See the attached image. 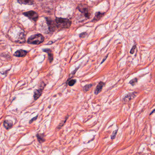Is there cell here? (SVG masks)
<instances>
[{"label":"cell","instance_id":"2","mask_svg":"<svg viewBox=\"0 0 155 155\" xmlns=\"http://www.w3.org/2000/svg\"><path fill=\"white\" fill-rule=\"evenodd\" d=\"M44 40V37L42 34H38L31 35L27 40L29 44L38 45L42 43Z\"/></svg>","mask_w":155,"mask_h":155},{"label":"cell","instance_id":"21","mask_svg":"<svg viewBox=\"0 0 155 155\" xmlns=\"http://www.w3.org/2000/svg\"><path fill=\"white\" fill-rule=\"evenodd\" d=\"M46 85V84H45L44 83H43V82H41L40 83V86H39V89H41V90H43L45 87V86Z\"/></svg>","mask_w":155,"mask_h":155},{"label":"cell","instance_id":"23","mask_svg":"<svg viewBox=\"0 0 155 155\" xmlns=\"http://www.w3.org/2000/svg\"><path fill=\"white\" fill-rule=\"evenodd\" d=\"M37 117H38V116H35L34 117H33V118H32L31 120L30 121H29V123L31 124L32 122H33V121L35 120H36V119L37 118Z\"/></svg>","mask_w":155,"mask_h":155},{"label":"cell","instance_id":"19","mask_svg":"<svg viewBox=\"0 0 155 155\" xmlns=\"http://www.w3.org/2000/svg\"><path fill=\"white\" fill-rule=\"evenodd\" d=\"M76 82V80H71L68 81V85L70 86H73L75 83Z\"/></svg>","mask_w":155,"mask_h":155},{"label":"cell","instance_id":"18","mask_svg":"<svg viewBox=\"0 0 155 155\" xmlns=\"http://www.w3.org/2000/svg\"><path fill=\"white\" fill-rule=\"evenodd\" d=\"M137 82V78H134L130 81L129 84L132 86L135 85Z\"/></svg>","mask_w":155,"mask_h":155},{"label":"cell","instance_id":"6","mask_svg":"<svg viewBox=\"0 0 155 155\" xmlns=\"http://www.w3.org/2000/svg\"><path fill=\"white\" fill-rule=\"evenodd\" d=\"M137 92H131L125 95V96L123 98V102L124 103L128 102L131 100H132L133 99H134L137 96Z\"/></svg>","mask_w":155,"mask_h":155},{"label":"cell","instance_id":"7","mask_svg":"<svg viewBox=\"0 0 155 155\" xmlns=\"http://www.w3.org/2000/svg\"><path fill=\"white\" fill-rule=\"evenodd\" d=\"M27 51L25 50H17L14 53V55L15 56L17 57H25V56H26V55L27 54Z\"/></svg>","mask_w":155,"mask_h":155},{"label":"cell","instance_id":"20","mask_svg":"<svg viewBox=\"0 0 155 155\" xmlns=\"http://www.w3.org/2000/svg\"><path fill=\"white\" fill-rule=\"evenodd\" d=\"M117 131H118V130H116L115 131H114V132H113V133H112V134H111V139L112 140H113V139H114L115 138V136H116V134H117Z\"/></svg>","mask_w":155,"mask_h":155},{"label":"cell","instance_id":"12","mask_svg":"<svg viewBox=\"0 0 155 155\" xmlns=\"http://www.w3.org/2000/svg\"><path fill=\"white\" fill-rule=\"evenodd\" d=\"M17 1L20 4L32 5L34 4L33 0H17Z\"/></svg>","mask_w":155,"mask_h":155},{"label":"cell","instance_id":"4","mask_svg":"<svg viewBox=\"0 0 155 155\" xmlns=\"http://www.w3.org/2000/svg\"><path fill=\"white\" fill-rule=\"evenodd\" d=\"M23 15L29 18V19H31V20L33 21H36L38 18V14L36 12L33 11L24 12Z\"/></svg>","mask_w":155,"mask_h":155},{"label":"cell","instance_id":"8","mask_svg":"<svg viewBox=\"0 0 155 155\" xmlns=\"http://www.w3.org/2000/svg\"><path fill=\"white\" fill-rule=\"evenodd\" d=\"M105 85V83H104L103 82H100L97 85V86L95 90V94L97 95L99 94L100 92L102 91V88L103 86Z\"/></svg>","mask_w":155,"mask_h":155},{"label":"cell","instance_id":"5","mask_svg":"<svg viewBox=\"0 0 155 155\" xmlns=\"http://www.w3.org/2000/svg\"><path fill=\"white\" fill-rule=\"evenodd\" d=\"M46 22L48 26V28L50 31L53 32L55 30L56 28L57 27L56 23H55L52 19L49 18H46Z\"/></svg>","mask_w":155,"mask_h":155},{"label":"cell","instance_id":"11","mask_svg":"<svg viewBox=\"0 0 155 155\" xmlns=\"http://www.w3.org/2000/svg\"><path fill=\"white\" fill-rule=\"evenodd\" d=\"M104 15V13H101L100 12H97V13H96L95 14V16L94 18V19H93L92 21V22H96V21H99V20H100V19Z\"/></svg>","mask_w":155,"mask_h":155},{"label":"cell","instance_id":"1","mask_svg":"<svg viewBox=\"0 0 155 155\" xmlns=\"http://www.w3.org/2000/svg\"><path fill=\"white\" fill-rule=\"evenodd\" d=\"M56 23L58 29H68L71 25V21L70 20L62 18H57Z\"/></svg>","mask_w":155,"mask_h":155},{"label":"cell","instance_id":"9","mask_svg":"<svg viewBox=\"0 0 155 155\" xmlns=\"http://www.w3.org/2000/svg\"><path fill=\"white\" fill-rule=\"evenodd\" d=\"M43 51L47 53L48 54V59L49 60V62L50 63H52V62L53 60V54L52 53V50L50 49H44L43 50Z\"/></svg>","mask_w":155,"mask_h":155},{"label":"cell","instance_id":"3","mask_svg":"<svg viewBox=\"0 0 155 155\" xmlns=\"http://www.w3.org/2000/svg\"><path fill=\"white\" fill-rule=\"evenodd\" d=\"M78 9L83 14L85 17L89 18L91 16V12L89 7L84 4H80L78 6Z\"/></svg>","mask_w":155,"mask_h":155},{"label":"cell","instance_id":"25","mask_svg":"<svg viewBox=\"0 0 155 155\" xmlns=\"http://www.w3.org/2000/svg\"><path fill=\"white\" fill-rule=\"evenodd\" d=\"M108 54H107V55H106V57H105V58H104V59H103V60H102V62H101V64H102V63H103V62H104V61H105L106 60V58L108 57Z\"/></svg>","mask_w":155,"mask_h":155},{"label":"cell","instance_id":"26","mask_svg":"<svg viewBox=\"0 0 155 155\" xmlns=\"http://www.w3.org/2000/svg\"><path fill=\"white\" fill-rule=\"evenodd\" d=\"M155 112V109H154V110H153V111H152V112H151V113H150V115H151V114H152V113H154Z\"/></svg>","mask_w":155,"mask_h":155},{"label":"cell","instance_id":"15","mask_svg":"<svg viewBox=\"0 0 155 155\" xmlns=\"http://www.w3.org/2000/svg\"><path fill=\"white\" fill-rule=\"evenodd\" d=\"M25 35L22 33L19 35V37L17 42L20 43H23L25 42Z\"/></svg>","mask_w":155,"mask_h":155},{"label":"cell","instance_id":"13","mask_svg":"<svg viewBox=\"0 0 155 155\" xmlns=\"http://www.w3.org/2000/svg\"><path fill=\"white\" fill-rule=\"evenodd\" d=\"M42 90L41 89H36L35 90L34 92V99L35 100H37L38 98H40L41 94H42Z\"/></svg>","mask_w":155,"mask_h":155},{"label":"cell","instance_id":"22","mask_svg":"<svg viewBox=\"0 0 155 155\" xmlns=\"http://www.w3.org/2000/svg\"><path fill=\"white\" fill-rule=\"evenodd\" d=\"M136 47H137V46H136V45H134V46H133L132 48V49H131V51H130V53H131V54H134V51H135V49H136Z\"/></svg>","mask_w":155,"mask_h":155},{"label":"cell","instance_id":"14","mask_svg":"<svg viewBox=\"0 0 155 155\" xmlns=\"http://www.w3.org/2000/svg\"><path fill=\"white\" fill-rule=\"evenodd\" d=\"M36 137L37 138V140L40 143H42L44 142L45 141V136L44 134H36Z\"/></svg>","mask_w":155,"mask_h":155},{"label":"cell","instance_id":"24","mask_svg":"<svg viewBox=\"0 0 155 155\" xmlns=\"http://www.w3.org/2000/svg\"><path fill=\"white\" fill-rule=\"evenodd\" d=\"M86 32H83V33H81V34H80L79 36H80V38H83V37H84L86 35Z\"/></svg>","mask_w":155,"mask_h":155},{"label":"cell","instance_id":"10","mask_svg":"<svg viewBox=\"0 0 155 155\" xmlns=\"http://www.w3.org/2000/svg\"><path fill=\"white\" fill-rule=\"evenodd\" d=\"M3 126L6 130L11 128L13 126V122L12 121L5 120L3 122Z\"/></svg>","mask_w":155,"mask_h":155},{"label":"cell","instance_id":"16","mask_svg":"<svg viewBox=\"0 0 155 155\" xmlns=\"http://www.w3.org/2000/svg\"><path fill=\"white\" fill-rule=\"evenodd\" d=\"M92 86H93L92 84H89L85 85L83 87V90L84 92H86L88 91L90 89V88L92 87Z\"/></svg>","mask_w":155,"mask_h":155},{"label":"cell","instance_id":"17","mask_svg":"<svg viewBox=\"0 0 155 155\" xmlns=\"http://www.w3.org/2000/svg\"><path fill=\"white\" fill-rule=\"evenodd\" d=\"M67 118H68V117H66V119H65L63 121H62L60 123V124L58 126V127H57V129H58V130H59V129H60L62 126H63V125L65 124V122H66V120H67Z\"/></svg>","mask_w":155,"mask_h":155}]
</instances>
